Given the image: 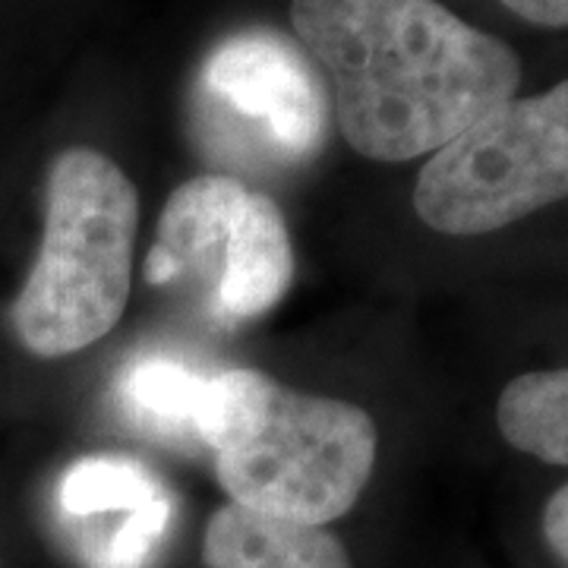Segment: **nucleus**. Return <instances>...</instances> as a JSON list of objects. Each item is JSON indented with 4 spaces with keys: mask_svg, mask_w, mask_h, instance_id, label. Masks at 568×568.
I'll use <instances>...</instances> for the list:
<instances>
[{
    "mask_svg": "<svg viewBox=\"0 0 568 568\" xmlns=\"http://www.w3.org/2000/svg\"><path fill=\"white\" fill-rule=\"evenodd\" d=\"M291 26L328 77L342 136L373 162L436 155L521 82L506 41L439 0H294Z\"/></svg>",
    "mask_w": 568,
    "mask_h": 568,
    "instance_id": "1",
    "label": "nucleus"
},
{
    "mask_svg": "<svg viewBox=\"0 0 568 568\" xmlns=\"http://www.w3.org/2000/svg\"><path fill=\"white\" fill-rule=\"evenodd\" d=\"M196 439L234 506L313 528L357 506L379 452L364 407L278 386L260 369L205 376Z\"/></svg>",
    "mask_w": 568,
    "mask_h": 568,
    "instance_id": "2",
    "label": "nucleus"
},
{
    "mask_svg": "<svg viewBox=\"0 0 568 568\" xmlns=\"http://www.w3.org/2000/svg\"><path fill=\"white\" fill-rule=\"evenodd\" d=\"M136 219V186L104 152L73 145L51 162L39 256L10 310L26 351L67 357L121 323Z\"/></svg>",
    "mask_w": 568,
    "mask_h": 568,
    "instance_id": "3",
    "label": "nucleus"
},
{
    "mask_svg": "<svg viewBox=\"0 0 568 568\" xmlns=\"http://www.w3.org/2000/svg\"><path fill=\"white\" fill-rule=\"evenodd\" d=\"M568 200V80L511 99L439 149L414 186V212L439 234L474 237Z\"/></svg>",
    "mask_w": 568,
    "mask_h": 568,
    "instance_id": "4",
    "label": "nucleus"
},
{
    "mask_svg": "<svg viewBox=\"0 0 568 568\" xmlns=\"http://www.w3.org/2000/svg\"><path fill=\"white\" fill-rule=\"evenodd\" d=\"M294 278V250L278 205L246 183L203 174L168 203L145 282L181 284L224 325L250 323L278 306Z\"/></svg>",
    "mask_w": 568,
    "mask_h": 568,
    "instance_id": "5",
    "label": "nucleus"
},
{
    "mask_svg": "<svg viewBox=\"0 0 568 568\" xmlns=\"http://www.w3.org/2000/svg\"><path fill=\"white\" fill-rule=\"evenodd\" d=\"M200 121L219 140L275 162H306L325 140L328 102L310 58L275 32L224 39L200 70Z\"/></svg>",
    "mask_w": 568,
    "mask_h": 568,
    "instance_id": "6",
    "label": "nucleus"
},
{
    "mask_svg": "<svg viewBox=\"0 0 568 568\" xmlns=\"http://www.w3.org/2000/svg\"><path fill=\"white\" fill-rule=\"evenodd\" d=\"M63 518L95 537L108 518H118L121 540L108 568H142L162 540L171 518V496L162 480L140 462L123 455H92L63 470L58 487Z\"/></svg>",
    "mask_w": 568,
    "mask_h": 568,
    "instance_id": "7",
    "label": "nucleus"
},
{
    "mask_svg": "<svg viewBox=\"0 0 568 568\" xmlns=\"http://www.w3.org/2000/svg\"><path fill=\"white\" fill-rule=\"evenodd\" d=\"M203 562L205 568H354L332 530L268 518L234 503L209 518Z\"/></svg>",
    "mask_w": 568,
    "mask_h": 568,
    "instance_id": "8",
    "label": "nucleus"
},
{
    "mask_svg": "<svg viewBox=\"0 0 568 568\" xmlns=\"http://www.w3.org/2000/svg\"><path fill=\"white\" fill-rule=\"evenodd\" d=\"M508 446L547 465H568V366L511 379L496 405Z\"/></svg>",
    "mask_w": 568,
    "mask_h": 568,
    "instance_id": "9",
    "label": "nucleus"
},
{
    "mask_svg": "<svg viewBox=\"0 0 568 568\" xmlns=\"http://www.w3.org/2000/svg\"><path fill=\"white\" fill-rule=\"evenodd\" d=\"M205 376L193 366L171 357H140L123 376V405L130 407L133 420L152 436L200 443L196 417L203 405Z\"/></svg>",
    "mask_w": 568,
    "mask_h": 568,
    "instance_id": "10",
    "label": "nucleus"
},
{
    "mask_svg": "<svg viewBox=\"0 0 568 568\" xmlns=\"http://www.w3.org/2000/svg\"><path fill=\"white\" fill-rule=\"evenodd\" d=\"M544 540L556 552V559L568 568V484L556 489L544 508Z\"/></svg>",
    "mask_w": 568,
    "mask_h": 568,
    "instance_id": "11",
    "label": "nucleus"
},
{
    "mask_svg": "<svg viewBox=\"0 0 568 568\" xmlns=\"http://www.w3.org/2000/svg\"><path fill=\"white\" fill-rule=\"evenodd\" d=\"M521 20L544 29H568V0H503Z\"/></svg>",
    "mask_w": 568,
    "mask_h": 568,
    "instance_id": "12",
    "label": "nucleus"
}]
</instances>
